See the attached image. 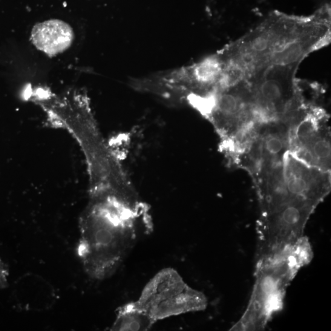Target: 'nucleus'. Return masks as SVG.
I'll return each instance as SVG.
<instances>
[{
	"instance_id": "20e7f679",
	"label": "nucleus",
	"mask_w": 331,
	"mask_h": 331,
	"mask_svg": "<svg viewBox=\"0 0 331 331\" xmlns=\"http://www.w3.org/2000/svg\"><path fill=\"white\" fill-rule=\"evenodd\" d=\"M136 302L155 323L202 311L207 306L206 296L190 287L171 267L158 272L144 287Z\"/></svg>"
},
{
	"instance_id": "0eeeda50",
	"label": "nucleus",
	"mask_w": 331,
	"mask_h": 331,
	"mask_svg": "<svg viewBox=\"0 0 331 331\" xmlns=\"http://www.w3.org/2000/svg\"><path fill=\"white\" fill-rule=\"evenodd\" d=\"M9 272L8 267L0 260V289H5L8 286Z\"/></svg>"
},
{
	"instance_id": "f257e3e1",
	"label": "nucleus",
	"mask_w": 331,
	"mask_h": 331,
	"mask_svg": "<svg viewBox=\"0 0 331 331\" xmlns=\"http://www.w3.org/2000/svg\"><path fill=\"white\" fill-rule=\"evenodd\" d=\"M80 221L77 253L89 277H110L143 236L152 231L151 218L136 193L90 195Z\"/></svg>"
},
{
	"instance_id": "7ed1b4c3",
	"label": "nucleus",
	"mask_w": 331,
	"mask_h": 331,
	"mask_svg": "<svg viewBox=\"0 0 331 331\" xmlns=\"http://www.w3.org/2000/svg\"><path fill=\"white\" fill-rule=\"evenodd\" d=\"M313 255L309 241L302 236L281 252L257 261L255 283L248 306L232 330L264 329L283 307L288 287Z\"/></svg>"
},
{
	"instance_id": "f03ea898",
	"label": "nucleus",
	"mask_w": 331,
	"mask_h": 331,
	"mask_svg": "<svg viewBox=\"0 0 331 331\" xmlns=\"http://www.w3.org/2000/svg\"><path fill=\"white\" fill-rule=\"evenodd\" d=\"M330 39V12L323 8L309 17L275 13L223 50L236 68L252 73L270 65H300Z\"/></svg>"
},
{
	"instance_id": "39448f33",
	"label": "nucleus",
	"mask_w": 331,
	"mask_h": 331,
	"mask_svg": "<svg viewBox=\"0 0 331 331\" xmlns=\"http://www.w3.org/2000/svg\"><path fill=\"white\" fill-rule=\"evenodd\" d=\"M74 39L73 28L68 23L58 19L39 22L34 26L31 33L33 44L50 57L68 50Z\"/></svg>"
},
{
	"instance_id": "423d86ee",
	"label": "nucleus",
	"mask_w": 331,
	"mask_h": 331,
	"mask_svg": "<svg viewBox=\"0 0 331 331\" xmlns=\"http://www.w3.org/2000/svg\"><path fill=\"white\" fill-rule=\"evenodd\" d=\"M155 322L136 301L123 305L117 310L111 330L146 331L151 329Z\"/></svg>"
}]
</instances>
